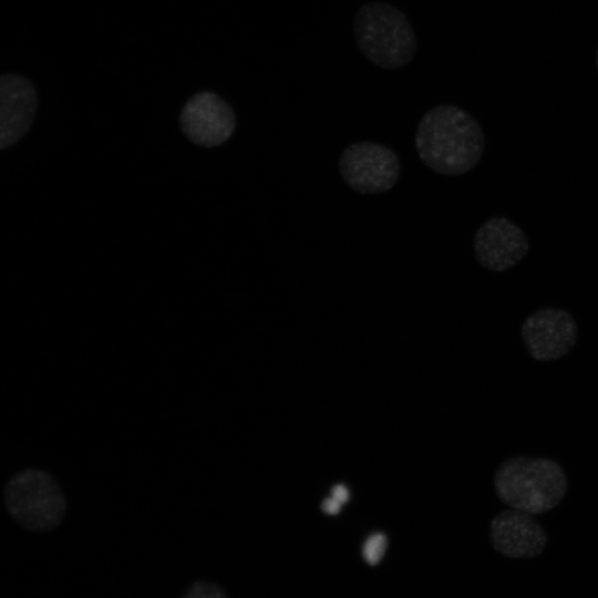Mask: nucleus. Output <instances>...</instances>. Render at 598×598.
<instances>
[{
  "label": "nucleus",
  "mask_w": 598,
  "mask_h": 598,
  "mask_svg": "<svg viewBox=\"0 0 598 598\" xmlns=\"http://www.w3.org/2000/svg\"><path fill=\"white\" fill-rule=\"evenodd\" d=\"M414 144L420 159L430 169L445 176H460L482 159L485 136L467 111L440 104L421 116Z\"/></svg>",
  "instance_id": "nucleus-1"
},
{
  "label": "nucleus",
  "mask_w": 598,
  "mask_h": 598,
  "mask_svg": "<svg viewBox=\"0 0 598 598\" xmlns=\"http://www.w3.org/2000/svg\"><path fill=\"white\" fill-rule=\"evenodd\" d=\"M494 488L505 505L537 515L564 499L568 481L561 465L551 458L513 456L495 471Z\"/></svg>",
  "instance_id": "nucleus-2"
},
{
  "label": "nucleus",
  "mask_w": 598,
  "mask_h": 598,
  "mask_svg": "<svg viewBox=\"0 0 598 598\" xmlns=\"http://www.w3.org/2000/svg\"><path fill=\"white\" fill-rule=\"evenodd\" d=\"M361 54L383 70H398L412 62L417 38L408 16L388 2L363 3L352 22Z\"/></svg>",
  "instance_id": "nucleus-3"
},
{
  "label": "nucleus",
  "mask_w": 598,
  "mask_h": 598,
  "mask_svg": "<svg viewBox=\"0 0 598 598\" xmlns=\"http://www.w3.org/2000/svg\"><path fill=\"white\" fill-rule=\"evenodd\" d=\"M2 495L9 516L31 533L55 529L66 513V497L59 482L41 468L16 472L4 484Z\"/></svg>",
  "instance_id": "nucleus-4"
},
{
  "label": "nucleus",
  "mask_w": 598,
  "mask_h": 598,
  "mask_svg": "<svg viewBox=\"0 0 598 598\" xmlns=\"http://www.w3.org/2000/svg\"><path fill=\"white\" fill-rule=\"evenodd\" d=\"M339 172L354 192L370 195L391 189L400 176V161L390 147L375 142H355L339 158Z\"/></svg>",
  "instance_id": "nucleus-5"
},
{
  "label": "nucleus",
  "mask_w": 598,
  "mask_h": 598,
  "mask_svg": "<svg viewBox=\"0 0 598 598\" xmlns=\"http://www.w3.org/2000/svg\"><path fill=\"white\" fill-rule=\"evenodd\" d=\"M520 336L534 360L549 362L571 351L578 338V324L568 310L545 307L535 310L524 320Z\"/></svg>",
  "instance_id": "nucleus-6"
},
{
  "label": "nucleus",
  "mask_w": 598,
  "mask_h": 598,
  "mask_svg": "<svg viewBox=\"0 0 598 598\" xmlns=\"http://www.w3.org/2000/svg\"><path fill=\"white\" fill-rule=\"evenodd\" d=\"M529 250L526 233L504 216L485 220L475 231L473 252L484 269L501 272L515 267Z\"/></svg>",
  "instance_id": "nucleus-7"
},
{
  "label": "nucleus",
  "mask_w": 598,
  "mask_h": 598,
  "mask_svg": "<svg viewBox=\"0 0 598 598\" xmlns=\"http://www.w3.org/2000/svg\"><path fill=\"white\" fill-rule=\"evenodd\" d=\"M181 126L190 142L213 147L230 137L236 116L223 97L210 91H202L190 96L183 106Z\"/></svg>",
  "instance_id": "nucleus-8"
},
{
  "label": "nucleus",
  "mask_w": 598,
  "mask_h": 598,
  "mask_svg": "<svg viewBox=\"0 0 598 598\" xmlns=\"http://www.w3.org/2000/svg\"><path fill=\"white\" fill-rule=\"evenodd\" d=\"M39 96L33 82L16 72L0 74V151L17 144L31 128Z\"/></svg>",
  "instance_id": "nucleus-9"
},
{
  "label": "nucleus",
  "mask_w": 598,
  "mask_h": 598,
  "mask_svg": "<svg viewBox=\"0 0 598 598\" xmlns=\"http://www.w3.org/2000/svg\"><path fill=\"white\" fill-rule=\"evenodd\" d=\"M489 539L498 554L508 558H535L547 545L544 527L526 512L505 509L489 524Z\"/></svg>",
  "instance_id": "nucleus-10"
},
{
  "label": "nucleus",
  "mask_w": 598,
  "mask_h": 598,
  "mask_svg": "<svg viewBox=\"0 0 598 598\" xmlns=\"http://www.w3.org/2000/svg\"><path fill=\"white\" fill-rule=\"evenodd\" d=\"M386 547V535L381 532L372 533L362 545V557L364 561L370 566L378 565L382 560Z\"/></svg>",
  "instance_id": "nucleus-11"
},
{
  "label": "nucleus",
  "mask_w": 598,
  "mask_h": 598,
  "mask_svg": "<svg viewBox=\"0 0 598 598\" xmlns=\"http://www.w3.org/2000/svg\"><path fill=\"white\" fill-rule=\"evenodd\" d=\"M181 598H228L224 589L212 581H196L192 584Z\"/></svg>",
  "instance_id": "nucleus-12"
},
{
  "label": "nucleus",
  "mask_w": 598,
  "mask_h": 598,
  "mask_svg": "<svg viewBox=\"0 0 598 598\" xmlns=\"http://www.w3.org/2000/svg\"><path fill=\"white\" fill-rule=\"evenodd\" d=\"M342 505V503L329 496L321 502L320 508L327 515H337L340 513Z\"/></svg>",
  "instance_id": "nucleus-13"
},
{
  "label": "nucleus",
  "mask_w": 598,
  "mask_h": 598,
  "mask_svg": "<svg viewBox=\"0 0 598 598\" xmlns=\"http://www.w3.org/2000/svg\"><path fill=\"white\" fill-rule=\"evenodd\" d=\"M330 496H332L333 498H336L340 503L346 504L349 501L350 492H349V489L347 488L346 485L337 484V485L331 487Z\"/></svg>",
  "instance_id": "nucleus-14"
},
{
  "label": "nucleus",
  "mask_w": 598,
  "mask_h": 598,
  "mask_svg": "<svg viewBox=\"0 0 598 598\" xmlns=\"http://www.w3.org/2000/svg\"><path fill=\"white\" fill-rule=\"evenodd\" d=\"M596 64H597V68H598V51H597V55H596Z\"/></svg>",
  "instance_id": "nucleus-15"
}]
</instances>
